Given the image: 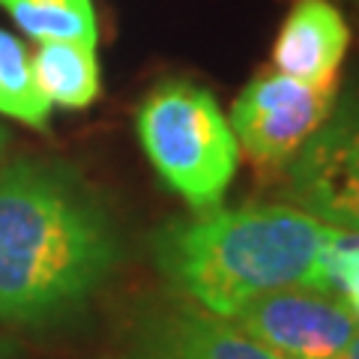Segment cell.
<instances>
[{"mask_svg": "<svg viewBox=\"0 0 359 359\" xmlns=\"http://www.w3.org/2000/svg\"><path fill=\"white\" fill-rule=\"evenodd\" d=\"M36 84L51 105L66 111L90 108L102 93L96 45L84 42H39L30 57Z\"/></svg>", "mask_w": 359, "mask_h": 359, "instance_id": "9c48e42d", "label": "cell"}, {"mask_svg": "<svg viewBox=\"0 0 359 359\" xmlns=\"http://www.w3.org/2000/svg\"><path fill=\"white\" fill-rule=\"evenodd\" d=\"M243 332L297 359H335L359 332V318L341 297L306 285L257 297L231 318Z\"/></svg>", "mask_w": 359, "mask_h": 359, "instance_id": "8992f818", "label": "cell"}, {"mask_svg": "<svg viewBox=\"0 0 359 359\" xmlns=\"http://www.w3.org/2000/svg\"><path fill=\"white\" fill-rule=\"evenodd\" d=\"M330 224L294 204L195 210L153 233L159 273L198 309L233 318L245 302L311 282Z\"/></svg>", "mask_w": 359, "mask_h": 359, "instance_id": "7a4b0ae2", "label": "cell"}, {"mask_svg": "<svg viewBox=\"0 0 359 359\" xmlns=\"http://www.w3.org/2000/svg\"><path fill=\"white\" fill-rule=\"evenodd\" d=\"M344 302L353 309V314L359 318V269H356V276L351 278V285H347V290H344Z\"/></svg>", "mask_w": 359, "mask_h": 359, "instance_id": "7c38bea8", "label": "cell"}, {"mask_svg": "<svg viewBox=\"0 0 359 359\" xmlns=\"http://www.w3.org/2000/svg\"><path fill=\"white\" fill-rule=\"evenodd\" d=\"M290 204L335 228L359 231V81L341 93L287 165Z\"/></svg>", "mask_w": 359, "mask_h": 359, "instance_id": "5b68a950", "label": "cell"}, {"mask_svg": "<svg viewBox=\"0 0 359 359\" xmlns=\"http://www.w3.org/2000/svg\"><path fill=\"white\" fill-rule=\"evenodd\" d=\"M335 359H359V332L353 335V339H351V344H347L344 351H341L339 356H335Z\"/></svg>", "mask_w": 359, "mask_h": 359, "instance_id": "4fadbf2b", "label": "cell"}, {"mask_svg": "<svg viewBox=\"0 0 359 359\" xmlns=\"http://www.w3.org/2000/svg\"><path fill=\"white\" fill-rule=\"evenodd\" d=\"M135 132L156 174L189 207L222 204L240 165V144L207 87L186 78L153 87L135 114Z\"/></svg>", "mask_w": 359, "mask_h": 359, "instance_id": "3957f363", "label": "cell"}, {"mask_svg": "<svg viewBox=\"0 0 359 359\" xmlns=\"http://www.w3.org/2000/svg\"><path fill=\"white\" fill-rule=\"evenodd\" d=\"M339 99V81L302 84L282 72L255 75L233 99L231 129L261 168H287L323 126Z\"/></svg>", "mask_w": 359, "mask_h": 359, "instance_id": "277c9868", "label": "cell"}, {"mask_svg": "<svg viewBox=\"0 0 359 359\" xmlns=\"http://www.w3.org/2000/svg\"><path fill=\"white\" fill-rule=\"evenodd\" d=\"M132 359H297L243 332L231 318L198 306L159 311L144 323Z\"/></svg>", "mask_w": 359, "mask_h": 359, "instance_id": "52a82bcc", "label": "cell"}, {"mask_svg": "<svg viewBox=\"0 0 359 359\" xmlns=\"http://www.w3.org/2000/svg\"><path fill=\"white\" fill-rule=\"evenodd\" d=\"M4 144H6V132L0 129V150H4Z\"/></svg>", "mask_w": 359, "mask_h": 359, "instance_id": "5bb4252c", "label": "cell"}, {"mask_svg": "<svg viewBox=\"0 0 359 359\" xmlns=\"http://www.w3.org/2000/svg\"><path fill=\"white\" fill-rule=\"evenodd\" d=\"M51 102L36 84L30 51L13 33L0 30V114L45 129L51 120Z\"/></svg>", "mask_w": 359, "mask_h": 359, "instance_id": "8fae6325", "label": "cell"}, {"mask_svg": "<svg viewBox=\"0 0 359 359\" xmlns=\"http://www.w3.org/2000/svg\"><path fill=\"white\" fill-rule=\"evenodd\" d=\"M0 6L36 42L96 45L99 39L93 0H0Z\"/></svg>", "mask_w": 359, "mask_h": 359, "instance_id": "30bf717a", "label": "cell"}, {"mask_svg": "<svg viewBox=\"0 0 359 359\" xmlns=\"http://www.w3.org/2000/svg\"><path fill=\"white\" fill-rule=\"evenodd\" d=\"M117 257L114 224L72 171L18 162L0 174V320L48 323L75 311Z\"/></svg>", "mask_w": 359, "mask_h": 359, "instance_id": "6da1fadb", "label": "cell"}, {"mask_svg": "<svg viewBox=\"0 0 359 359\" xmlns=\"http://www.w3.org/2000/svg\"><path fill=\"white\" fill-rule=\"evenodd\" d=\"M351 27L330 0H297L273 42V69L302 84L339 81Z\"/></svg>", "mask_w": 359, "mask_h": 359, "instance_id": "ba28073f", "label": "cell"}]
</instances>
